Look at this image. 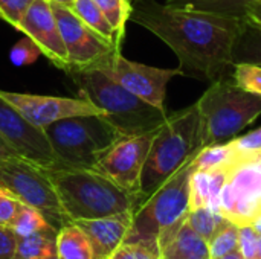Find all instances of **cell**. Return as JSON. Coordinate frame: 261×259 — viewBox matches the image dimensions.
<instances>
[{
  "instance_id": "cell-1",
  "label": "cell",
  "mask_w": 261,
  "mask_h": 259,
  "mask_svg": "<svg viewBox=\"0 0 261 259\" xmlns=\"http://www.w3.org/2000/svg\"><path fill=\"white\" fill-rule=\"evenodd\" d=\"M138 2L130 20L154 34L176 53L184 76L216 81L232 66V46L242 18L170 2Z\"/></svg>"
},
{
  "instance_id": "cell-2",
  "label": "cell",
  "mask_w": 261,
  "mask_h": 259,
  "mask_svg": "<svg viewBox=\"0 0 261 259\" xmlns=\"http://www.w3.org/2000/svg\"><path fill=\"white\" fill-rule=\"evenodd\" d=\"M61 206L70 221L135 214L142 205L132 194L93 168H47Z\"/></svg>"
},
{
  "instance_id": "cell-3",
  "label": "cell",
  "mask_w": 261,
  "mask_h": 259,
  "mask_svg": "<svg viewBox=\"0 0 261 259\" xmlns=\"http://www.w3.org/2000/svg\"><path fill=\"white\" fill-rule=\"evenodd\" d=\"M80 95L104 111V116L122 136H135L159 128L167 113L145 102L102 70L90 66L67 72Z\"/></svg>"
},
{
  "instance_id": "cell-4",
  "label": "cell",
  "mask_w": 261,
  "mask_h": 259,
  "mask_svg": "<svg viewBox=\"0 0 261 259\" xmlns=\"http://www.w3.org/2000/svg\"><path fill=\"white\" fill-rule=\"evenodd\" d=\"M193 159L136 209L127 240L154 244L161 253L171 243L190 212V186L196 171Z\"/></svg>"
},
{
  "instance_id": "cell-5",
  "label": "cell",
  "mask_w": 261,
  "mask_h": 259,
  "mask_svg": "<svg viewBox=\"0 0 261 259\" xmlns=\"http://www.w3.org/2000/svg\"><path fill=\"white\" fill-rule=\"evenodd\" d=\"M199 113V147L234 139L261 116V95L228 79H216L196 102Z\"/></svg>"
},
{
  "instance_id": "cell-6",
  "label": "cell",
  "mask_w": 261,
  "mask_h": 259,
  "mask_svg": "<svg viewBox=\"0 0 261 259\" xmlns=\"http://www.w3.org/2000/svg\"><path fill=\"white\" fill-rule=\"evenodd\" d=\"M197 133L199 113L196 104L167 116L151 142L142 171V203L202 150Z\"/></svg>"
},
{
  "instance_id": "cell-7",
  "label": "cell",
  "mask_w": 261,
  "mask_h": 259,
  "mask_svg": "<svg viewBox=\"0 0 261 259\" xmlns=\"http://www.w3.org/2000/svg\"><path fill=\"white\" fill-rule=\"evenodd\" d=\"M55 168H95L99 157L122 134L102 114L75 116L44 127Z\"/></svg>"
},
{
  "instance_id": "cell-8",
  "label": "cell",
  "mask_w": 261,
  "mask_h": 259,
  "mask_svg": "<svg viewBox=\"0 0 261 259\" xmlns=\"http://www.w3.org/2000/svg\"><path fill=\"white\" fill-rule=\"evenodd\" d=\"M0 188L9 191L18 202L38 209L58 231L70 223L46 168L23 157L0 160Z\"/></svg>"
},
{
  "instance_id": "cell-9",
  "label": "cell",
  "mask_w": 261,
  "mask_h": 259,
  "mask_svg": "<svg viewBox=\"0 0 261 259\" xmlns=\"http://www.w3.org/2000/svg\"><path fill=\"white\" fill-rule=\"evenodd\" d=\"M93 67L102 70L122 87L162 111H165V95L168 82L174 76H184V72L179 67L159 69L136 63L122 56L121 50H115L106 55L98 63H95Z\"/></svg>"
},
{
  "instance_id": "cell-10",
  "label": "cell",
  "mask_w": 261,
  "mask_h": 259,
  "mask_svg": "<svg viewBox=\"0 0 261 259\" xmlns=\"http://www.w3.org/2000/svg\"><path fill=\"white\" fill-rule=\"evenodd\" d=\"M159 128L118 139L96 162L95 168L122 189L141 195V177L151 142ZM142 198V197H141Z\"/></svg>"
},
{
  "instance_id": "cell-11",
  "label": "cell",
  "mask_w": 261,
  "mask_h": 259,
  "mask_svg": "<svg viewBox=\"0 0 261 259\" xmlns=\"http://www.w3.org/2000/svg\"><path fill=\"white\" fill-rule=\"evenodd\" d=\"M69 56V70L93 66L106 55L118 50L112 43L90 29L70 8L50 3Z\"/></svg>"
},
{
  "instance_id": "cell-12",
  "label": "cell",
  "mask_w": 261,
  "mask_h": 259,
  "mask_svg": "<svg viewBox=\"0 0 261 259\" xmlns=\"http://www.w3.org/2000/svg\"><path fill=\"white\" fill-rule=\"evenodd\" d=\"M0 134L20 157L41 166L55 168L57 160L44 128L31 124L11 102L0 95Z\"/></svg>"
},
{
  "instance_id": "cell-13",
  "label": "cell",
  "mask_w": 261,
  "mask_h": 259,
  "mask_svg": "<svg viewBox=\"0 0 261 259\" xmlns=\"http://www.w3.org/2000/svg\"><path fill=\"white\" fill-rule=\"evenodd\" d=\"M0 95L11 102L31 124L37 127H47L54 122L75 118L102 114L104 111L92 104L89 99L80 98H61V96H43L29 93H15L0 90Z\"/></svg>"
},
{
  "instance_id": "cell-14",
  "label": "cell",
  "mask_w": 261,
  "mask_h": 259,
  "mask_svg": "<svg viewBox=\"0 0 261 259\" xmlns=\"http://www.w3.org/2000/svg\"><path fill=\"white\" fill-rule=\"evenodd\" d=\"M17 31L29 37L55 67L67 73L69 56L49 0H34L18 23Z\"/></svg>"
},
{
  "instance_id": "cell-15",
  "label": "cell",
  "mask_w": 261,
  "mask_h": 259,
  "mask_svg": "<svg viewBox=\"0 0 261 259\" xmlns=\"http://www.w3.org/2000/svg\"><path fill=\"white\" fill-rule=\"evenodd\" d=\"M75 223L89 237L95 252V258L109 259L122 243H125L132 229L133 214L81 220Z\"/></svg>"
},
{
  "instance_id": "cell-16",
  "label": "cell",
  "mask_w": 261,
  "mask_h": 259,
  "mask_svg": "<svg viewBox=\"0 0 261 259\" xmlns=\"http://www.w3.org/2000/svg\"><path fill=\"white\" fill-rule=\"evenodd\" d=\"M162 259H211L208 241L185 221L164 249Z\"/></svg>"
},
{
  "instance_id": "cell-17",
  "label": "cell",
  "mask_w": 261,
  "mask_h": 259,
  "mask_svg": "<svg viewBox=\"0 0 261 259\" xmlns=\"http://www.w3.org/2000/svg\"><path fill=\"white\" fill-rule=\"evenodd\" d=\"M234 64H254L261 67V24L242 18L240 29L232 46V66Z\"/></svg>"
},
{
  "instance_id": "cell-18",
  "label": "cell",
  "mask_w": 261,
  "mask_h": 259,
  "mask_svg": "<svg viewBox=\"0 0 261 259\" xmlns=\"http://www.w3.org/2000/svg\"><path fill=\"white\" fill-rule=\"evenodd\" d=\"M57 256L60 259H96L89 237L75 221L64 224L58 231Z\"/></svg>"
},
{
  "instance_id": "cell-19",
  "label": "cell",
  "mask_w": 261,
  "mask_h": 259,
  "mask_svg": "<svg viewBox=\"0 0 261 259\" xmlns=\"http://www.w3.org/2000/svg\"><path fill=\"white\" fill-rule=\"evenodd\" d=\"M58 229L47 226L28 237L17 238L15 255L20 259H47L57 255Z\"/></svg>"
},
{
  "instance_id": "cell-20",
  "label": "cell",
  "mask_w": 261,
  "mask_h": 259,
  "mask_svg": "<svg viewBox=\"0 0 261 259\" xmlns=\"http://www.w3.org/2000/svg\"><path fill=\"white\" fill-rule=\"evenodd\" d=\"M90 29L98 32L102 38H106L109 43H112L118 50H121V43L118 41V35L101 11V8L96 5L95 0H73V5L70 8Z\"/></svg>"
},
{
  "instance_id": "cell-21",
  "label": "cell",
  "mask_w": 261,
  "mask_h": 259,
  "mask_svg": "<svg viewBox=\"0 0 261 259\" xmlns=\"http://www.w3.org/2000/svg\"><path fill=\"white\" fill-rule=\"evenodd\" d=\"M193 163L197 171H206V172L222 169V168L236 169L234 148L229 140L203 147L193 159Z\"/></svg>"
},
{
  "instance_id": "cell-22",
  "label": "cell",
  "mask_w": 261,
  "mask_h": 259,
  "mask_svg": "<svg viewBox=\"0 0 261 259\" xmlns=\"http://www.w3.org/2000/svg\"><path fill=\"white\" fill-rule=\"evenodd\" d=\"M187 223L206 241H211L213 237L217 235L231 221L225 218L219 211H214L210 206H202L188 212Z\"/></svg>"
},
{
  "instance_id": "cell-23",
  "label": "cell",
  "mask_w": 261,
  "mask_h": 259,
  "mask_svg": "<svg viewBox=\"0 0 261 259\" xmlns=\"http://www.w3.org/2000/svg\"><path fill=\"white\" fill-rule=\"evenodd\" d=\"M168 2L193 9H202L222 15L245 18L249 6L258 0H168Z\"/></svg>"
},
{
  "instance_id": "cell-24",
  "label": "cell",
  "mask_w": 261,
  "mask_h": 259,
  "mask_svg": "<svg viewBox=\"0 0 261 259\" xmlns=\"http://www.w3.org/2000/svg\"><path fill=\"white\" fill-rule=\"evenodd\" d=\"M47 226H52V224L47 221V218L38 209L20 202L17 214L9 224V229L17 237H28V235L35 234Z\"/></svg>"
},
{
  "instance_id": "cell-25",
  "label": "cell",
  "mask_w": 261,
  "mask_h": 259,
  "mask_svg": "<svg viewBox=\"0 0 261 259\" xmlns=\"http://www.w3.org/2000/svg\"><path fill=\"white\" fill-rule=\"evenodd\" d=\"M96 5L101 8L110 24L113 26L118 41L122 44L125 37V26L133 12V2L132 0H95Z\"/></svg>"
},
{
  "instance_id": "cell-26",
  "label": "cell",
  "mask_w": 261,
  "mask_h": 259,
  "mask_svg": "<svg viewBox=\"0 0 261 259\" xmlns=\"http://www.w3.org/2000/svg\"><path fill=\"white\" fill-rule=\"evenodd\" d=\"M236 154V168L257 163L261 159V128L229 140Z\"/></svg>"
},
{
  "instance_id": "cell-27",
  "label": "cell",
  "mask_w": 261,
  "mask_h": 259,
  "mask_svg": "<svg viewBox=\"0 0 261 259\" xmlns=\"http://www.w3.org/2000/svg\"><path fill=\"white\" fill-rule=\"evenodd\" d=\"M229 182L240 195H261V166L248 163L236 168Z\"/></svg>"
},
{
  "instance_id": "cell-28",
  "label": "cell",
  "mask_w": 261,
  "mask_h": 259,
  "mask_svg": "<svg viewBox=\"0 0 261 259\" xmlns=\"http://www.w3.org/2000/svg\"><path fill=\"white\" fill-rule=\"evenodd\" d=\"M211 259L225 256L231 252L240 250V226L228 223L217 235L208 241Z\"/></svg>"
},
{
  "instance_id": "cell-29",
  "label": "cell",
  "mask_w": 261,
  "mask_h": 259,
  "mask_svg": "<svg viewBox=\"0 0 261 259\" xmlns=\"http://www.w3.org/2000/svg\"><path fill=\"white\" fill-rule=\"evenodd\" d=\"M109 259H162V253L161 249L154 244L127 240Z\"/></svg>"
},
{
  "instance_id": "cell-30",
  "label": "cell",
  "mask_w": 261,
  "mask_h": 259,
  "mask_svg": "<svg viewBox=\"0 0 261 259\" xmlns=\"http://www.w3.org/2000/svg\"><path fill=\"white\" fill-rule=\"evenodd\" d=\"M210 183H211V172L197 171V169L193 172L191 186H190V211L202 206H208Z\"/></svg>"
},
{
  "instance_id": "cell-31",
  "label": "cell",
  "mask_w": 261,
  "mask_h": 259,
  "mask_svg": "<svg viewBox=\"0 0 261 259\" xmlns=\"http://www.w3.org/2000/svg\"><path fill=\"white\" fill-rule=\"evenodd\" d=\"M232 79L248 92L261 95V67L254 64H234Z\"/></svg>"
},
{
  "instance_id": "cell-32",
  "label": "cell",
  "mask_w": 261,
  "mask_h": 259,
  "mask_svg": "<svg viewBox=\"0 0 261 259\" xmlns=\"http://www.w3.org/2000/svg\"><path fill=\"white\" fill-rule=\"evenodd\" d=\"M40 55H41L40 47L29 37L24 35V38H21L18 43L12 46L9 52V60L12 61L14 66H28L32 64Z\"/></svg>"
},
{
  "instance_id": "cell-33",
  "label": "cell",
  "mask_w": 261,
  "mask_h": 259,
  "mask_svg": "<svg viewBox=\"0 0 261 259\" xmlns=\"http://www.w3.org/2000/svg\"><path fill=\"white\" fill-rule=\"evenodd\" d=\"M32 2L34 0H0V18L17 29Z\"/></svg>"
},
{
  "instance_id": "cell-34",
  "label": "cell",
  "mask_w": 261,
  "mask_h": 259,
  "mask_svg": "<svg viewBox=\"0 0 261 259\" xmlns=\"http://www.w3.org/2000/svg\"><path fill=\"white\" fill-rule=\"evenodd\" d=\"M20 202L5 188H0V226L9 227L14 220Z\"/></svg>"
},
{
  "instance_id": "cell-35",
  "label": "cell",
  "mask_w": 261,
  "mask_h": 259,
  "mask_svg": "<svg viewBox=\"0 0 261 259\" xmlns=\"http://www.w3.org/2000/svg\"><path fill=\"white\" fill-rule=\"evenodd\" d=\"M257 243H258V234L254 231V227L242 226L240 227V252L245 259H258Z\"/></svg>"
},
{
  "instance_id": "cell-36",
  "label": "cell",
  "mask_w": 261,
  "mask_h": 259,
  "mask_svg": "<svg viewBox=\"0 0 261 259\" xmlns=\"http://www.w3.org/2000/svg\"><path fill=\"white\" fill-rule=\"evenodd\" d=\"M17 238L18 237L9 227L0 226V259L11 258L15 255Z\"/></svg>"
},
{
  "instance_id": "cell-37",
  "label": "cell",
  "mask_w": 261,
  "mask_h": 259,
  "mask_svg": "<svg viewBox=\"0 0 261 259\" xmlns=\"http://www.w3.org/2000/svg\"><path fill=\"white\" fill-rule=\"evenodd\" d=\"M12 157H20L18 153L8 143V140L0 134V160L12 159Z\"/></svg>"
},
{
  "instance_id": "cell-38",
  "label": "cell",
  "mask_w": 261,
  "mask_h": 259,
  "mask_svg": "<svg viewBox=\"0 0 261 259\" xmlns=\"http://www.w3.org/2000/svg\"><path fill=\"white\" fill-rule=\"evenodd\" d=\"M246 18H251V20H254V21H257V23L261 24V0L252 3L249 6L248 14H246Z\"/></svg>"
},
{
  "instance_id": "cell-39",
  "label": "cell",
  "mask_w": 261,
  "mask_h": 259,
  "mask_svg": "<svg viewBox=\"0 0 261 259\" xmlns=\"http://www.w3.org/2000/svg\"><path fill=\"white\" fill-rule=\"evenodd\" d=\"M216 259H245V256L242 255L240 250H236V252H231V253H228V255H225V256H220V258Z\"/></svg>"
},
{
  "instance_id": "cell-40",
  "label": "cell",
  "mask_w": 261,
  "mask_h": 259,
  "mask_svg": "<svg viewBox=\"0 0 261 259\" xmlns=\"http://www.w3.org/2000/svg\"><path fill=\"white\" fill-rule=\"evenodd\" d=\"M251 226L254 227V231H255V232H257V234L261 237V215H258V217L252 221V224H251Z\"/></svg>"
},
{
  "instance_id": "cell-41",
  "label": "cell",
  "mask_w": 261,
  "mask_h": 259,
  "mask_svg": "<svg viewBox=\"0 0 261 259\" xmlns=\"http://www.w3.org/2000/svg\"><path fill=\"white\" fill-rule=\"evenodd\" d=\"M50 3H58V5H63V6H67V8H72L73 5V0H49Z\"/></svg>"
},
{
  "instance_id": "cell-42",
  "label": "cell",
  "mask_w": 261,
  "mask_h": 259,
  "mask_svg": "<svg viewBox=\"0 0 261 259\" xmlns=\"http://www.w3.org/2000/svg\"><path fill=\"white\" fill-rule=\"evenodd\" d=\"M257 255H258V259H261V237L258 235V243H257Z\"/></svg>"
},
{
  "instance_id": "cell-43",
  "label": "cell",
  "mask_w": 261,
  "mask_h": 259,
  "mask_svg": "<svg viewBox=\"0 0 261 259\" xmlns=\"http://www.w3.org/2000/svg\"><path fill=\"white\" fill-rule=\"evenodd\" d=\"M6 259H20V258H17V256H11V258H6ZM47 259H60L57 255H54V256H50V258H47Z\"/></svg>"
},
{
  "instance_id": "cell-44",
  "label": "cell",
  "mask_w": 261,
  "mask_h": 259,
  "mask_svg": "<svg viewBox=\"0 0 261 259\" xmlns=\"http://www.w3.org/2000/svg\"><path fill=\"white\" fill-rule=\"evenodd\" d=\"M132 2H138V0H132Z\"/></svg>"
}]
</instances>
